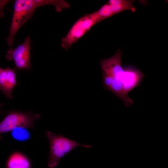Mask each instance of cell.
<instances>
[{"label": "cell", "mask_w": 168, "mask_h": 168, "mask_svg": "<svg viewBox=\"0 0 168 168\" xmlns=\"http://www.w3.org/2000/svg\"><path fill=\"white\" fill-rule=\"evenodd\" d=\"M50 146L48 165L50 168H55L59 164L60 160L72 150L79 146L89 148L91 145H84L62 136L56 134L49 131L45 133Z\"/></svg>", "instance_id": "obj_2"}, {"label": "cell", "mask_w": 168, "mask_h": 168, "mask_svg": "<svg viewBox=\"0 0 168 168\" xmlns=\"http://www.w3.org/2000/svg\"><path fill=\"white\" fill-rule=\"evenodd\" d=\"M3 69V68H0V74L1 72L2 71Z\"/></svg>", "instance_id": "obj_16"}, {"label": "cell", "mask_w": 168, "mask_h": 168, "mask_svg": "<svg viewBox=\"0 0 168 168\" xmlns=\"http://www.w3.org/2000/svg\"><path fill=\"white\" fill-rule=\"evenodd\" d=\"M10 0H0V18L4 16V8L5 6L9 2Z\"/></svg>", "instance_id": "obj_14"}, {"label": "cell", "mask_w": 168, "mask_h": 168, "mask_svg": "<svg viewBox=\"0 0 168 168\" xmlns=\"http://www.w3.org/2000/svg\"><path fill=\"white\" fill-rule=\"evenodd\" d=\"M124 69L122 80L123 90L125 94L127 95L135 88L139 86L145 75L133 66L125 67Z\"/></svg>", "instance_id": "obj_6"}, {"label": "cell", "mask_w": 168, "mask_h": 168, "mask_svg": "<svg viewBox=\"0 0 168 168\" xmlns=\"http://www.w3.org/2000/svg\"><path fill=\"white\" fill-rule=\"evenodd\" d=\"M14 62L16 67L19 69L29 70L31 68L30 57L16 59Z\"/></svg>", "instance_id": "obj_12"}, {"label": "cell", "mask_w": 168, "mask_h": 168, "mask_svg": "<svg viewBox=\"0 0 168 168\" xmlns=\"http://www.w3.org/2000/svg\"><path fill=\"white\" fill-rule=\"evenodd\" d=\"M102 72L103 86L105 90L109 91L113 82V77L110 74L106 72Z\"/></svg>", "instance_id": "obj_13"}, {"label": "cell", "mask_w": 168, "mask_h": 168, "mask_svg": "<svg viewBox=\"0 0 168 168\" xmlns=\"http://www.w3.org/2000/svg\"><path fill=\"white\" fill-rule=\"evenodd\" d=\"M4 105V103H2L0 104V114H2L3 111L2 110V108L3 106Z\"/></svg>", "instance_id": "obj_15"}, {"label": "cell", "mask_w": 168, "mask_h": 168, "mask_svg": "<svg viewBox=\"0 0 168 168\" xmlns=\"http://www.w3.org/2000/svg\"><path fill=\"white\" fill-rule=\"evenodd\" d=\"M37 0H16L15 2L13 12L9 34L6 38L7 45L14 43L15 34L19 29L32 16L39 7Z\"/></svg>", "instance_id": "obj_3"}, {"label": "cell", "mask_w": 168, "mask_h": 168, "mask_svg": "<svg viewBox=\"0 0 168 168\" xmlns=\"http://www.w3.org/2000/svg\"><path fill=\"white\" fill-rule=\"evenodd\" d=\"M31 39L29 36L26 37L24 42L15 48H10L5 55L9 61H14L22 58L30 57Z\"/></svg>", "instance_id": "obj_8"}, {"label": "cell", "mask_w": 168, "mask_h": 168, "mask_svg": "<svg viewBox=\"0 0 168 168\" xmlns=\"http://www.w3.org/2000/svg\"><path fill=\"white\" fill-rule=\"evenodd\" d=\"M17 84L14 70L9 68L3 69L0 74V91L7 98L12 99V91Z\"/></svg>", "instance_id": "obj_7"}, {"label": "cell", "mask_w": 168, "mask_h": 168, "mask_svg": "<svg viewBox=\"0 0 168 168\" xmlns=\"http://www.w3.org/2000/svg\"><path fill=\"white\" fill-rule=\"evenodd\" d=\"M40 118L39 114H35L30 111L24 112L11 110L0 123V135L18 127L33 129L35 121ZM1 138L0 135V140Z\"/></svg>", "instance_id": "obj_5"}, {"label": "cell", "mask_w": 168, "mask_h": 168, "mask_svg": "<svg viewBox=\"0 0 168 168\" xmlns=\"http://www.w3.org/2000/svg\"><path fill=\"white\" fill-rule=\"evenodd\" d=\"M7 168H30V162L28 158L19 152H15L8 157L6 164Z\"/></svg>", "instance_id": "obj_9"}, {"label": "cell", "mask_w": 168, "mask_h": 168, "mask_svg": "<svg viewBox=\"0 0 168 168\" xmlns=\"http://www.w3.org/2000/svg\"><path fill=\"white\" fill-rule=\"evenodd\" d=\"M134 2L133 0H110L107 3L114 15L126 10L134 12L136 9L133 4Z\"/></svg>", "instance_id": "obj_10"}, {"label": "cell", "mask_w": 168, "mask_h": 168, "mask_svg": "<svg viewBox=\"0 0 168 168\" xmlns=\"http://www.w3.org/2000/svg\"><path fill=\"white\" fill-rule=\"evenodd\" d=\"M122 51L118 49L115 54L111 57L101 60L100 64L102 72H106L113 78L109 91L121 99L126 107L131 106L133 100L124 93L123 90L122 78L124 69L121 65Z\"/></svg>", "instance_id": "obj_1"}, {"label": "cell", "mask_w": 168, "mask_h": 168, "mask_svg": "<svg viewBox=\"0 0 168 168\" xmlns=\"http://www.w3.org/2000/svg\"><path fill=\"white\" fill-rule=\"evenodd\" d=\"M101 21L96 11L86 14L73 25L61 39V47L66 51L82 37L95 25Z\"/></svg>", "instance_id": "obj_4"}, {"label": "cell", "mask_w": 168, "mask_h": 168, "mask_svg": "<svg viewBox=\"0 0 168 168\" xmlns=\"http://www.w3.org/2000/svg\"><path fill=\"white\" fill-rule=\"evenodd\" d=\"M29 128L23 127H17L11 131L12 138L19 142H25L28 141L31 135Z\"/></svg>", "instance_id": "obj_11"}]
</instances>
